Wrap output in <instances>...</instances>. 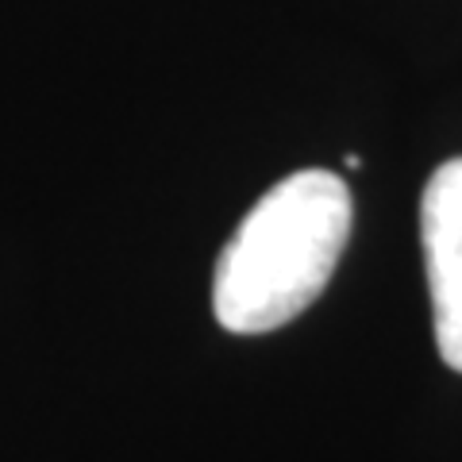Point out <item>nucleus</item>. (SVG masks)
I'll return each mask as SVG.
<instances>
[{"mask_svg":"<svg viewBox=\"0 0 462 462\" xmlns=\"http://www.w3.org/2000/svg\"><path fill=\"white\" fill-rule=\"evenodd\" d=\"M420 243L439 358L462 374V158L443 162L424 185Z\"/></svg>","mask_w":462,"mask_h":462,"instance_id":"2","label":"nucleus"},{"mask_svg":"<svg viewBox=\"0 0 462 462\" xmlns=\"http://www.w3.org/2000/svg\"><path fill=\"white\" fill-rule=\"evenodd\" d=\"M351 236V189L328 170L278 181L243 216L212 273V309L231 336L297 320L324 293Z\"/></svg>","mask_w":462,"mask_h":462,"instance_id":"1","label":"nucleus"}]
</instances>
